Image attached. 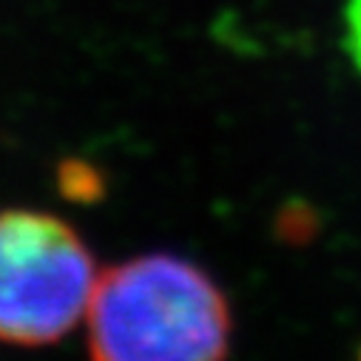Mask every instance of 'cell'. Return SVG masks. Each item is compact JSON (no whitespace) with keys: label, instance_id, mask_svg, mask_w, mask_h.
Returning a JSON list of instances; mask_svg holds the SVG:
<instances>
[{"label":"cell","instance_id":"cell-1","mask_svg":"<svg viewBox=\"0 0 361 361\" xmlns=\"http://www.w3.org/2000/svg\"><path fill=\"white\" fill-rule=\"evenodd\" d=\"M88 344L111 361H205L228 353L222 290L185 259L154 253L97 276Z\"/></svg>","mask_w":361,"mask_h":361},{"label":"cell","instance_id":"cell-2","mask_svg":"<svg viewBox=\"0 0 361 361\" xmlns=\"http://www.w3.org/2000/svg\"><path fill=\"white\" fill-rule=\"evenodd\" d=\"M94 259L57 216L0 214V341L49 344L63 338L92 305Z\"/></svg>","mask_w":361,"mask_h":361}]
</instances>
